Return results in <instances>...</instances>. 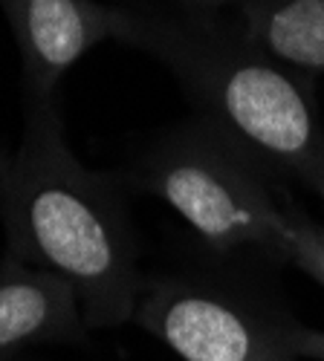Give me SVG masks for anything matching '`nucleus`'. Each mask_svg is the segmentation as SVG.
I'll return each mask as SVG.
<instances>
[{
  "mask_svg": "<svg viewBox=\"0 0 324 361\" xmlns=\"http://www.w3.org/2000/svg\"><path fill=\"white\" fill-rule=\"evenodd\" d=\"M0 217L6 252L67 281L84 324L133 321L142 281L122 194L73 157L52 96H26L20 147L0 165Z\"/></svg>",
  "mask_w": 324,
  "mask_h": 361,
  "instance_id": "obj_1",
  "label": "nucleus"
},
{
  "mask_svg": "<svg viewBox=\"0 0 324 361\" xmlns=\"http://www.w3.org/2000/svg\"><path fill=\"white\" fill-rule=\"evenodd\" d=\"M133 47L174 70L205 122L324 202V116L313 81L275 64L244 32L209 23L142 15Z\"/></svg>",
  "mask_w": 324,
  "mask_h": 361,
  "instance_id": "obj_2",
  "label": "nucleus"
},
{
  "mask_svg": "<svg viewBox=\"0 0 324 361\" xmlns=\"http://www.w3.org/2000/svg\"><path fill=\"white\" fill-rule=\"evenodd\" d=\"M267 168L203 118L154 142L131 183L171 205L215 252L258 246L284 260L289 200H278Z\"/></svg>",
  "mask_w": 324,
  "mask_h": 361,
  "instance_id": "obj_3",
  "label": "nucleus"
},
{
  "mask_svg": "<svg viewBox=\"0 0 324 361\" xmlns=\"http://www.w3.org/2000/svg\"><path fill=\"white\" fill-rule=\"evenodd\" d=\"M133 321L186 361H275L292 355L287 321H272L244 298L165 278L142 289Z\"/></svg>",
  "mask_w": 324,
  "mask_h": 361,
  "instance_id": "obj_4",
  "label": "nucleus"
},
{
  "mask_svg": "<svg viewBox=\"0 0 324 361\" xmlns=\"http://www.w3.org/2000/svg\"><path fill=\"white\" fill-rule=\"evenodd\" d=\"M20 52L26 96L55 93L64 73L104 41L131 44L142 15L99 0H0Z\"/></svg>",
  "mask_w": 324,
  "mask_h": 361,
  "instance_id": "obj_5",
  "label": "nucleus"
},
{
  "mask_svg": "<svg viewBox=\"0 0 324 361\" xmlns=\"http://www.w3.org/2000/svg\"><path fill=\"white\" fill-rule=\"evenodd\" d=\"M81 300L76 289L52 272L29 266L15 255L0 260V361L12 353L64 341L81 333Z\"/></svg>",
  "mask_w": 324,
  "mask_h": 361,
  "instance_id": "obj_6",
  "label": "nucleus"
},
{
  "mask_svg": "<svg viewBox=\"0 0 324 361\" xmlns=\"http://www.w3.org/2000/svg\"><path fill=\"white\" fill-rule=\"evenodd\" d=\"M238 9L255 49L307 81L324 75V0H244Z\"/></svg>",
  "mask_w": 324,
  "mask_h": 361,
  "instance_id": "obj_7",
  "label": "nucleus"
},
{
  "mask_svg": "<svg viewBox=\"0 0 324 361\" xmlns=\"http://www.w3.org/2000/svg\"><path fill=\"white\" fill-rule=\"evenodd\" d=\"M284 260L299 266L304 275L324 286V226L304 214L296 202H289V231Z\"/></svg>",
  "mask_w": 324,
  "mask_h": 361,
  "instance_id": "obj_8",
  "label": "nucleus"
},
{
  "mask_svg": "<svg viewBox=\"0 0 324 361\" xmlns=\"http://www.w3.org/2000/svg\"><path fill=\"white\" fill-rule=\"evenodd\" d=\"M287 347H289L292 355L324 361V333H318V329H307V326L289 324V329H287Z\"/></svg>",
  "mask_w": 324,
  "mask_h": 361,
  "instance_id": "obj_9",
  "label": "nucleus"
},
{
  "mask_svg": "<svg viewBox=\"0 0 324 361\" xmlns=\"http://www.w3.org/2000/svg\"><path fill=\"white\" fill-rule=\"evenodd\" d=\"M186 4H194V6H229V4H244V0H186Z\"/></svg>",
  "mask_w": 324,
  "mask_h": 361,
  "instance_id": "obj_10",
  "label": "nucleus"
},
{
  "mask_svg": "<svg viewBox=\"0 0 324 361\" xmlns=\"http://www.w3.org/2000/svg\"><path fill=\"white\" fill-rule=\"evenodd\" d=\"M275 361H299V355H281V358H275Z\"/></svg>",
  "mask_w": 324,
  "mask_h": 361,
  "instance_id": "obj_11",
  "label": "nucleus"
},
{
  "mask_svg": "<svg viewBox=\"0 0 324 361\" xmlns=\"http://www.w3.org/2000/svg\"><path fill=\"white\" fill-rule=\"evenodd\" d=\"M0 162H4V157H0Z\"/></svg>",
  "mask_w": 324,
  "mask_h": 361,
  "instance_id": "obj_12",
  "label": "nucleus"
}]
</instances>
